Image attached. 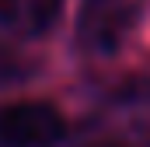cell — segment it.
I'll use <instances>...</instances> for the list:
<instances>
[{"label": "cell", "instance_id": "6da1fadb", "mask_svg": "<svg viewBox=\"0 0 150 147\" xmlns=\"http://www.w3.org/2000/svg\"><path fill=\"white\" fill-rule=\"evenodd\" d=\"M140 25L136 0H87L77 18V42L87 53L108 56L115 53Z\"/></svg>", "mask_w": 150, "mask_h": 147}, {"label": "cell", "instance_id": "7a4b0ae2", "mask_svg": "<svg viewBox=\"0 0 150 147\" xmlns=\"http://www.w3.org/2000/svg\"><path fill=\"white\" fill-rule=\"evenodd\" d=\"M67 137V119L49 102H18L0 109L4 147H56Z\"/></svg>", "mask_w": 150, "mask_h": 147}, {"label": "cell", "instance_id": "3957f363", "mask_svg": "<svg viewBox=\"0 0 150 147\" xmlns=\"http://www.w3.org/2000/svg\"><path fill=\"white\" fill-rule=\"evenodd\" d=\"M63 14V0H0V39H38Z\"/></svg>", "mask_w": 150, "mask_h": 147}, {"label": "cell", "instance_id": "277c9868", "mask_svg": "<svg viewBox=\"0 0 150 147\" xmlns=\"http://www.w3.org/2000/svg\"><path fill=\"white\" fill-rule=\"evenodd\" d=\"M94 147H122V144H94Z\"/></svg>", "mask_w": 150, "mask_h": 147}]
</instances>
